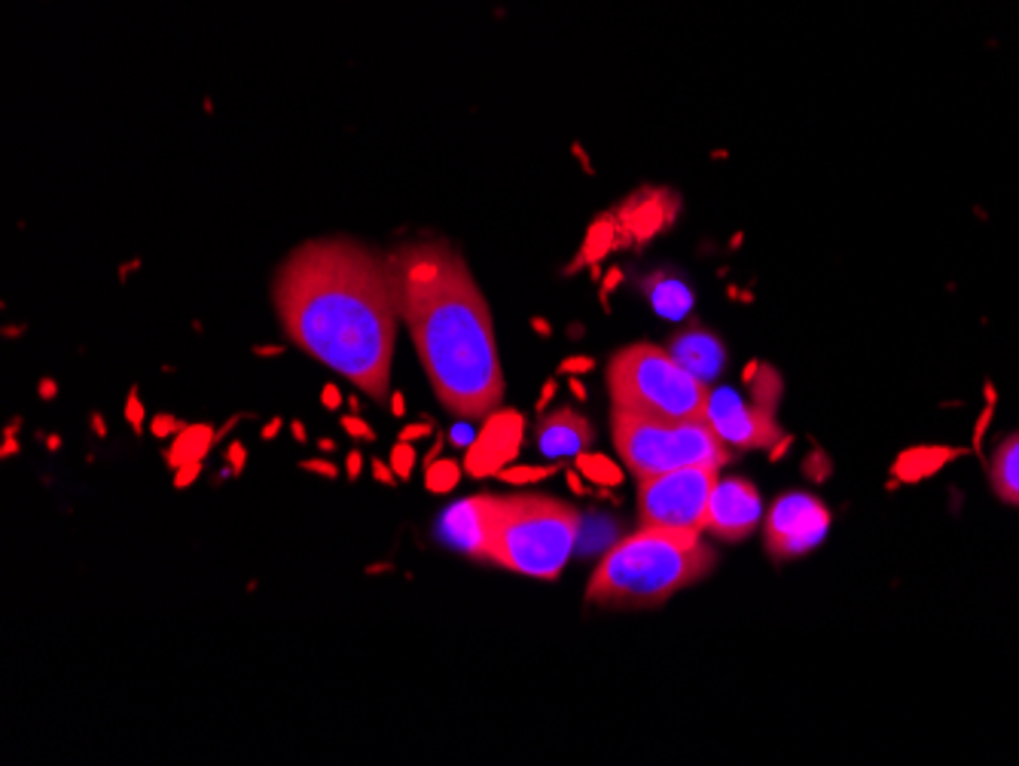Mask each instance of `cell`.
<instances>
[{
    "label": "cell",
    "instance_id": "4",
    "mask_svg": "<svg viewBox=\"0 0 1019 766\" xmlns=\"http://www.w3.org/2000/svg\"><path fill=\"white\" fill-rule=\"evenodd\" d=\"M581 513L550 495H498L486 562L534 580H556L577 547Z\"/></svg>",
    "mask_w": 1019,
    "mask_h": 766
},
{
    "label": "cell",
    "instance_id": "3",
    "mask_svg": "<svg viewBox=\"0 0 1019 766\" xmlns=\"http://www.w3.org/2000/svg\"><path fill=\"white\" fill-rule=\"evenodd\" d=\"M714 569V550L696 532L638 528L601 556L586 602L601 608H657Z\"/></svg>",
    "mask_w": 1019,
    "mask_h": 766
},
{
    "label": "cell",
    "instance_id": "24",
    "mask_svg": "<svg viewBox=\"0 0 1019 766\" xmlns=\"http://www.w3.org/2000/svg\"><path fill=\"white\" fill-rule=\"evenodd\" d=\"M180 431H183L180 419L178 416H168V412L156 416L153 424H150V434H153V437H160V441H165V437H175V434H180Z\"/></svg>",
    "mask_w": 1019,
    "mask_h": 766
},
{
    "label": "cell",
    "instance_id": "12",
    "mask_svg": "<svg viewBox=\"0 0 1019 766\" xmlns=\"http://www.w3.org/2000/svg\"><path fill=\"white\" fill-rule=\"evenodd\" d=\"M522 443V416L519 412H492L486 427L480 431V437L470 443L468 458H464V471L470 476H488V473H501L507 461L519 452Z\"/></svg>",
    "mask_w": 1019,
    "mask_h": 766
},
{
    "label": "cell",
    "instance_id": "29",
    "mask_svg": "<svg viewBox=\"0 0 1019 766\" xmlns=\"http://www.w3.org/2000/svg\"><path fill=\"white\" fill-rule=\"evenodd\" d=\"M370 464H372V476H375L379 483H385V486H397V473H394L391 464H385L382 458H372Z\"/></svg>",
    "mask_w": 1019,
    "mask_h": 766
},
{
    "label": "cell",
    "instance_id": "11",
    "mask_svg": "<svg viewBox=\"0 0 1019 766\" xmlns=\"http://www.w3.org/2000/svg\"><path fill=\"white\" fill-rule=\"evenodd\" d=\"M498 495H473L464 498L443 513L437 525V535L449 547L468 553L470 559L486 562L488 550V528H492V513H495Z\"/></svg>",
    "mask_w": 1019,
    "mask_h": 766
},
{
    "label": "cell",
    "instance_id": "32",
    "mask_svg": "<svg viewBox=\"0 0 1019 766\" xmlns=\"http://www.w3.org/2000/svg\"><path fill=\"white\" fill-rule=\"evenodd\" d=\"M593 367H596V363H593L589 358L565 360V363H562V370H568V373H586V370H593Z\"/></svg>",
    "mask_w": 1019,
    "mask_h": 766
},
{
    "label": "cell",
    "instance_id": "18",
    "mask_svg": "<svg viewBox=\"0 0 1019 766\" xmlns=\"http://www.w3.org/2000/svg\"><path fill=\"white\" fill-rule=\"evenodd\" d=\"M577 468L586 480L599 483V486H616L623 480V468H616L611 458L593 456V452H581L577 456Z\"/></svg>",
    "mask_w": 1019,
    "mask_h": 766
},
{
    "label": "cell",
    "instance_id": "38",
    "mask_svg": "<svg viewBox=\"0 0 1019 766\" xmlns=\"http://www.w3.org/2000/svg\"><path fill=\"white\" fill-rule=\"evenodd\" d=\"M92 431H95L98 437H107V424H104V416H101V412H92Z\"/></svg>",
    "mask_w": 1019,
    "mask_h": 766
},
{
    "label": "cell",
    "instance_id": "13",
    "mask_svg": "<svg viewBox=\"0 0 1019 766\" xmlns=\"http://www.w3.org/2000/svg\"><path fill=\"white\" fill-rule=\"evenodd\" d=\"M534 443H537L540 456H547L550 461L577 458L593 443V424L586 422L581 412L562 407L537 422Z\"/></svg>",
    "mask_w": 1019,
    "mask_h": 766
},
{
    "label": "cell",
    "instance_id": "26",
    "mask_svg": "<svg viewBox=\"0 0 1019 766\" xmlns=\"http://www.w3.org/2000/svg\"><path fill=\"white\" fill-rule=\"evenodd\" d=\"M300 468L308 473H318V476H327V480H336V476H340V468H336L333 461H327V458H308Z\"/></svg>",
    "mask_w": 1019,
    "mask_h": 766
},
{
    "label": "cell",
    "instance_id": "7",
    "mask_svg": "<svg viewBox=\"0 0 1019 766\" xmlns=\"http://www.w3.org/2000/svg\"><path fill=\"white\" fill-rule=\"evenodd\" d=\"M717 480L721 473L714 464H690L638 480V520L645 528L705 535L709 501Z\"/></svg>",
    "mask_w": 1019,
    "mask_h": 766
},
{
    "label": "cell",
    "instance_id": "39",
    "mask_svg": "<svg viewBox=\"0 0 1019 766\" xmlns=\"http://www.w3.org/2000/svg\"><path fill=\"white\" fill-rule=\"evenodd\" d=\"M291 434L296 443H306V427H303V422H291Z\"/></svg>",
    "mask_w": 1019,
    "mask_h": 766
},
{
    "label": "cell",
    "instance_id": "16",
    "mask_svg": "<svg viewBox=\"0 0 1019 766\" xmlns=\"http://www.w3.org/2000/svg\"><path fill=\"white\" fill-rule=\"evenodd\" d=\"M992 486L998 498L1019 507V434H1010L992 456Z\"/></svg>",
    "mask_w": 1019,
    "mask_h": 766
},
{
    "label": "cell",
    "instance_id": "6",
    "mask_svg": "<svg viewBox=\"0 0 1019 766\" xmlns=\"http://www.w3.org/2000/svg\"><path fill=\"white\" fill-rule=\"evenodd\" d=\"M611 437L635 480L690 464L724 468L729 461V446L714 434L705 419H645L614 409Z\"/></svg>",
    "mask_w": 1019,
    "mask_h": 766
},
{
    "label": "cell",
    "instance_id": "10",
    "mask_svg": "<svg viewBox=\"0 0 1019 766\" xmlns=\"http://www.w3.org/2000/svg\"><path fill=\"white\" fill-rule=\"evenodd\" d=\"M763 516L761 491L754 489L742 476H721L709 501L705 516V535L717 540H744Z\"/></svg>",
    "mask_w": 1019,
    "mask_h": 766
},
{
    "label": "cell",
    "instance_id": "9",
    "mask_svg": "<svg viewBox=\"0 0 1019 766\" xmlns=\"http://www.w3.org/2000/svg\"><path fill=\"white\" fill-rule=\"evenodd\" d=\"M705 422L733 449H766L781 441L773 412L766 407H751L736 388H714L705 404Z\"/></svg>",
    "mask_w": 1019,
    "mask_h": 766
},
{
    "label": "cell",
    "instance_id": "22",
    "mask_svg": "<svg viewBox=\"0 0 1019 766\" xmlns=\"http://www.w3.org/2000/svg\"><path fill=\"white\" fill-rule=\"evenodd\" d=\"M340 422H342V431H345L348 437H355V441H364V443L375 441V431H372L370 424L364 422V419H360L357 412H348V416H342Z\"/></svg>",
    "mask_w": 1019,
    "mask_h": 766
},
{
    "label": "cell",
    "instance_id": "17",
    "mask_svg": "<svg viewBox=\"0 0 1019 766\" xmlns=\"http://www.w3.org/2000/svg\"><path fill=\"white\" fill-rule=\"evenodd\" d=\"M648 294H650V306L660 311L663 318H672V321L684 318L687 309H690V303H693V299H690V291L680 284L678 278H665V276L653 278V281H650Z\"/></svg>",
    "mask_w": 1019,
    "mask_h": 766
},
{
    "label": "cell",
    "instance_id": "40",
    "mask_svg": "<svg viewBox=\"0 0 1019 766\" xmlns=\"http://www.w3.org/2000/svg\"><path fill=\"white\" fill-rule=\"evenodd\" d=\"M318 449H321V452H327V456H330V452L336 449V443L330 441V437H321V441H318Z\"/></svg>",
    "mask_w": 1019,
    "mask_h": 766
},
{
    "label": "cell",
    "instance_id": "21",
    "mask_svg": "<svg viewBox=\"0 0 1019 766\" xmlns=\"http://www.w3.org/2000/svg\"><path fill=\"white\" fill-rule=\"evenodd\" d=\"M550 473H556V468H504L498 476H501L504 483H510V486H528V483H537V480H547Z\"/></svg>",
    "mask_w": 1019,
    "mask_h": 766
},
{
    "label": "cell",
    "instance_id": "33",
    "mask_svg": "<svg viewBox=\"0 0 1019 766\" xmlns=\"http://www.w3.org/2000/svg\"><path fill=\"white\" fill-rule=\"evenodd\" d=\"M281 427H284V419H281V416H276V419H269V424L263 427V441H276L278 431H281Z\"/></svg>",
    "mask_w": 1019,
    "mask_h": 766
},
{
    "label": "cell",
    "instance_id": "19",
    "mask_svg": "<svg viewBox=\"0 0 1019 766\" xmlns=\"http://www.w3.org/2000/svg\"><path fill=\"white\" fill-rule=\"evenodd\" d=\"M461 468H464V464H458V461L437 458V461H431L428 471H424V486H428V491H434V495H446V491H453L455 486H458Z\"/></svg>",
    "mask_w": 1019,
    "mask_h": 766
},
{
    "label": "cell",
    "instance_id": "28",
    "mask_svg": "<svg viewBox=\"0 0 1019 766\" xmlns=\"http://www.w3.org/2000/svg\"><path fill=\"white\" fill-rule=\"evenodd\" d=\"M431 434H434V427H431V424H428V422L406 424L404 431H400V437H397V441L416 443V441H421V437H431Z\"/></svg>",
    "mask_w": 1019,
    "mask_h": 766
},
{
    "label": "cell",
    "instance_id": "35",
    "mask_svg": "<svg viewBox=\"0 0 1019 766\" xmlns=\"http://www.w3.org/2000/svg\"><path fill=\"white\" fill-rule=\"evenodd\" d=\"M389 407H391V412H394V416H397V419H400V416H404V412H406L404 394H400V392H391V397H389Z\"/></svg>",
    "mask_w": 1019,
    "mask_h": 766
},
{
    "label": "cell",
    "instance_id": "8",
    "mask_svg": "<svg viewBox=\"0 0 1019 766\" xmlns=\"http://www.w3.org/2000/svg\"><path fill=\"white\" fill-rule=\"evenodd\" d=\"M827 528H830V513L815 495L788 491L778 498L766 516V550L781 562H788L818 547L825 540Z\"/></svg>",
    "mask_w": 1019,
    "mask_h": 766
},
{
    "label": "cell",
    "instance_id": "27",
    "mask_svg": "<svg viewBox=\"0 0 1019 766\" xmlns=\"http://www.w3.org/2000/svg\"><path fill=\"white\" fill-rule=\"evenodd\" d=\"M227 461L232 464V473H242L244 471V461H247V449H244L242 441H232L227 449Z\"/></svg>",
    "mask_w": 1019,
    "mask_h": 766
},
{
    "label": "cell",
    "instance_id": "31",
    "mask_svg": "<svg viewBox=\"0 0 1019 766\" xmlns=\"http://www.w3.org/2000/svg\"><path fill=\"white\" fill-rule=\"evenodd\" d=\"M360 471H364V456L355 449V452H348V458H345V473H348V480H357Z\"/></svg>",
    "mask_w": 1019,
    "mask_h": 766
},
{
    "label": "cell",
    "instance_id": "15",
    "mask_svg": "<svg viewBox=\"0 0 1019 766\" xmlns=\"http://www.w3.org/2000/svg\"><path fill=\"white\" fill-rule=\"evenodd\" d=\"M214 443H217V431H214L211 424H183V431L175 434V441L168 446L165 461H168V468H183V464H190V461H202V458L211 452Z\"/></svg>",
    "mask_w": 1019,
    "mask_h": 766
},
{
    "label": "cell",
    "instance_id": "36",
    "mask_svg": "<svg viewBox=\"0 0 1019 766\" xmlns=\"http://www.w3.org/2000/svg\"><path fill=\"white\" fill-rule=\"evenodd\" d=\"M254 355H257V358H278V355H284V348H281V345H257Z\"/></svg>",
    "mask_w": 1019,
    "mask_h": 766
},
{
    "label": "cell",
    "instance_id": "14",
    "mask_svg": "<svg viewBox=\"0 0 1019 766\" xmlns=\"http://www.w3.org/2000/svg\"><path fill=\"white\" fill-rule=\"evenodd\" d=\"M668 352L687 373H693L705 385L724 370V360H727V352H724L721 340L714 333H709V330H702V327H687L684 333H678L672 340Z\"/></svg>",
    "mask_w": 1019,
    "mask_h": 766
},
{
    "label": "cell",
    "instance_id": "30",
    "mask_svg": "<svg viewBox=\"0 0 1019 766\" xmlns=\"http://www.w3.org/2000/svg\"><path fill=\"white\" fill-rule=\"evenodd\" d=\"M321 404H324V409H330V412H336V409L342 407L340 388H336V385H324V388H321Z\"/></svg>",
    "mask_w": 1019,
    "mask_h": 766
},
{
    "label": "cell",
    "instance_id": "41",
    "mask_svg": "<svg viewBox=\"0 0 1019 766\" xmlns=\"http://www.w3.org/2000/svg\"><path fill=\"white\" fill-rule=\"evenodd\" d=\"M47 446H49V449H52V452H55V449L62 446V441H59V434H49V437H47Z\"/></svg>",
    "mask_w": 1019,
    "mask_h": 766
},
{
    "label": "cell",
    "instance_id": "1",
    "mask_svg": "<svg viewBox=\"0 0 1019 766\" xmlns=\"http://www.w3.org/2000/svg\"><path fill=\"white\" fill-rule=\"evenodd\" d=\"M272 296L293 345L375 404L389 400L397 324L404 321L391 257L355 239H315L281 263Z\"/></svg>",
    "mask_w": 1019,
    "mask_h": 766
},
{
    "label": "cell",
    "instance_id": "2",
    "mask_svg": "<svg viewBox=\"0 0 1019 766\" xmlns=\"http://www.w3.org/2000/svg\"><path fill=\"white\" fill-rule=\"evenodd\" d=\"M391 257L400 315L437 400L458 419H488L504 400L492 311L464 257L446 242H409Z\"/></svg>",
    "mask_w": 1019,
    "mask_h": 766
},
{
    "label": "cell",
    "instance_id": "20",
    "mask_svg": "<svg viewBox=\"0 0 1019 766\" xmlns=\"http://www.w3.org/2000/svg\"><path fill=\"white\" fill-rule=\"evenodd\" d=\"M389 464L397 473V480H409L412 471H416V446L412 443L397 441L394 443V449H391Z\"/></svg>",
    "mask_w": 1019,
    "mask_h": 766
},
{
    "label": "cell",
    "instance_id": "34",
    "mask_svg": "<svg viewBox=\"0 0 1019 766\" xmlns=\"http://www.w3.org/2000/svg\"><path fill=\"white\" fill-rule=\"evenodd\" d=\"M37 392H40V400H55V394H59V385H55L52 379H43V382L37 385Z\"/></svg>",
    "mask_w": 1019,
    "mask_h": 766
},
{
    "label": "cell",
    "instance_id": "25",
    "mask_svg": "<svg viewBox=\"0 0 1019 766\" xmlns=\"http://www.w3.org/2000/svg\"><path fill=\"white\" fill-rule=\"evenodd\" d=\"M199 476H202V461H190L183 468H175V489H190Z\"/></svg>",
    "mask_w": 1019,
    "mask_h": 766
},
{
    "label": "cell",
    "instance_id": "37",
    "mask_svg": "<svg viewBox=\"0 0 1019 766\" xmlns=\"http://www.w3.org/2000/svg\"><path fill=\"white\" fill-rule=\"evenodd\" d=\"M18 452V441L16 437H3V446H0V458H10Z\"/></svg>",
    "mask_w": 1019,
    "mask_h": 766
},
{
    "label": "cell",
    "instance_id": "23",
    "mask_svg": "<svg viewBox=\"0 0 1019 766\" xmlns=\"http://www.w3.org/2000/svg\"><path fill=\"white\" fill-rule=\"evenodd\" d=\"M126 419H129V427L135 434H141L144 431V404H141V392L138 388H131L129 397H126Z\"/></svg>",
    "mask_w": 1019,
    "mask_h": 766
},
{
    "label": "cell",
    "instance_id": "5",
    "mask_svg": "<svg viewBox=\"0 0 1019 766\" xmlns=\"http://www.w3.org/2000/svg\"><path fill=\"white\" fill-rule=\"evenodd\" d=\"M608 394L616 412L645 419H705L709 385L687 373L668 348L638 343L608 363Z\"/></svg>",
    "mask_w": 1019,
    "mask_h": 766
}]
</instances>
